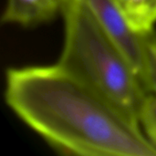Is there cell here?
Returning a JSON list of instances; mask_svg holds the SVG:
<instances>
[{
  "label": "cell",
  "mask_w": 156,
  "mask_h": 156,
  "mask_svg": "<svg viewBox=\"0 0 156 156\" xmlns=\"http://www.w3.org/2000/svg\"><path fill=\"white\" fill-rule=\"evenodd\" d=\"M131 27L143 36L155 34L156 0H116Z\"/></svg>",
  "instance_id": "5"
},
{
  "label": "cell",
  "mask_w": 156,
  "mask_h": 156,
  "mask_svg": "<svg viewBox=\"0 0 156 156\" xmlns=\"http://www.w3.org/2000/svg\"><path fill=\"white\" fill-rule=\"evenodd\" d=\"M147 90L156 97V35L153 37L149 48V67L147 77Z\"/></svg>",
  "instance_id": "7"
},
{
  "label": "cell",
  "mask_w": 156,
  "mask_h": 156,
  "mask_svg": "<svg viewBox=\"0 0 156 156\" xmlns=\"http://www.w3.org/2000/svg\"><path fill=\"white\" fill-rule=\"evenodd\" d=\"M97 23L129 60L147 89L149 48L156 35L136 33L127 22L116 0H80Z\"/></svg>",
  "instance_id": "3"
},
{
  "label": "cell",
  "mask_w": 156,
  "mask_h": 156,
  "mask_svg": "<svg viewBox=\"0 0 156 156\" xmlns=\"http://www.w3.org/2000/svg\"><path fill=\"white\" fill-rule=\"evenodd\" d=\"M60 14L64 43L57 63L138 121L148 90L129 60L80 0H62Z\"/></svg>",
  "instance_id": "2"
},
{
  "label": "cell",
  "mask_w": 156,
  "mask_h": 156,
  "mask_svg": "<svg viewBox=\"0 0 156 156\" xmlns=\"http://www.w3.org/2000/svg\"><path fill=\"white\" fill-rule=\"evenodd\" d=\"M5 100L53 150L75 156H156L137 120L59 64L9 68Z\"/></svg>",
  "instance_id": "1"
},
{
  "label": "cell",
  "mask_w": 156,
  "mask_h": 156,
  "mask_svg": "<svg viewBox=\"0 0 156 156\" xmlns=\"http://www.w3.org/2000/svg\"><path fill=\"white\" fill-rule=\"evenodd\" d=\"M62 0H6L2 22L32 27L51 20L60 13Z\"/></svg>",
  "instance_id": "4"
},
{
  "label": "cell",
  "mask_w": 156,
  "mask_h": 156,
  "mask_svg": "<svg viewBox=\"0 0 156 156\" xmlns=\"http://www.w3.org/2000/svg\"><path fill=\"white\" fill-rule=\"evenodd\" d=\"M138 121L145 136L156 148V97L150 92L143 101Z\"/></svg>",
  "instance_id": "6"
}]
</instances>
